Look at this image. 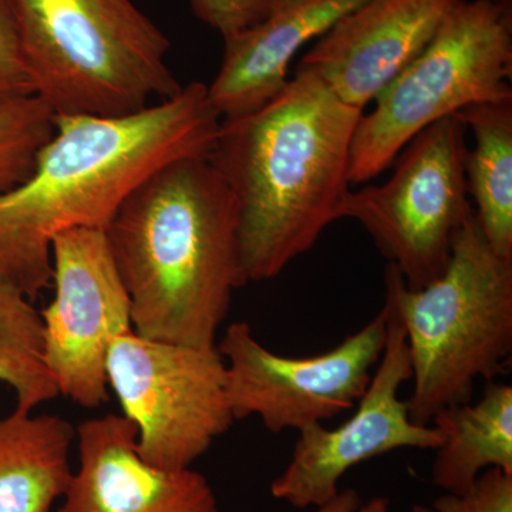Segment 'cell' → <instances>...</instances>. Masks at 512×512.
<instances>
[{
	"instance_id": "1",
	"label": "cell",
	"mask_w": 512,
	"mask_h": 512,
	"mask_svg": "<svg viewBox=\"0 0 512 512\" xmlns=\"http://www.w3.org/2000/svg\"><path fill=\"white\" fill-rule=\"evenodd\" d=\"M220 124L207 86L198 82L126 116H55L32 173L0 194V278L35 302L52 286L57 235L106 231L158 168L210 156Z\"/></svg>"
},
{
	"instance_id": "2",
	"label": "cell",
	"mask_w": 512,
	"mask_h": 512,
	"mask_svg": "<svg viewBox=\"0 0 512 512\" xmlns=\"http://www.w3.org/2000/svg\"><path fill=\"white\" fill-rule=\"evenodd\" d=\"M362 114L311 73L295 70L264 106L221 120L208 161L237 202L248 282L281 275L339 220Z\"/></svg>"
},
{
	"instance_id": "3",
	"label": "cell",
	"mask_w": 512,
	"mask_h": 512,
	"mask_svg": "<svg viewBox=\"0 0 512 512\" xmlns=\"http://www.w3.org/2000/svg\"><path fill=\"white\" fill-rule=\"evenodd\" d=\"M137 335L214 348L232 296L248 284L234 195L208 157L158 168L106 228Z\"/></svg>"
},
{
	"instance_id": "4",
	"label": "cell",
	"mask_w": 512,
	"mask_h": 512,
	"mask_svg": "<svg viewBox=\"0 0 512 512\" xmlns=\"http://www.w3.org/2000/svg\"><path fill=\"white\" fill-rule=\"evenodd\" d=\"M386 299L399 315L410 360L414 423L473 400L478 380L507 373L512 356V259L491 247L476 214L461 229L446 271L412 291L396 265L384 272Z\"/></svg>"
},
{
	"instance_id": "5",
	"label": "cell",
	"mask_w": 512,
	"mask_h": 512,
	"mask_svg": "<svg viewBox=\"0 0 512 512\" xmlns=\"http://www.w3.org/2000/svg\"><path fill=\"white\" fill-rule=\"evenodd\" d=\"M36 96L55 116H126L183 89L133 0H15ZM154 104V103H153Z\"/></svg>"
},
{
	"instance_id": "6",
	"label": "cell",
	"mask_w": 512,
	"mask_h": 512,
	"mask_svg": "<svg viewBox=\"0 0 512 512\" xmlns=\"http://www.w3.org/2000/svg\"><path fill=\"white\" fill-rule=\"evenodd\" d=\"M511 77L512 0H453L426 49L360 117L350 185L379 177L430 124L512 99Z\"/></svg>"
},
{
	"instance_id": "7",
	"label": "cell",
	"mask_w": 512,
	"mask_h": 512,
	"mask_svg": "<svg viewBox=\"0 0 512 512\" xmlns=\"http://www.w3.org/2000/svg\"><path fill=\"white\" fill-rule=\"evenodd\" d=\"M467 131L456 114L430 124L397 156L389 181L348 191L340 202L339 220L359 222L412 291L443 275L457 235L476 214Z\"/></svg>"
},
{
	"instance_id": "8",
	"label": "cell",
	"mask_w": 512,
	"mask_h": 512,
	"mask_svg": "<svg viewBox=\"0 0 512 512\" xmlns=\"http://www.w3.org/2000/svg\"><path fill=\"white\" fill-rule=\"evenodd\" d=\"M107 377L136 426L138 453L153 466L191 468L235 423L217 346L158 342L131 330L111 343Z\"/></svg>"
},
{
	"instance_id": "9",
	"label": "cell",
	"mask_w": 512,
	"mask_h": 512,
	"mask_svg": "<svg viewBox=\"0 0 512 512\" xmlns=\"http://www.w3.org/2000/svg\"><path fill=\"white\" fill-rule=\"evenodd\" d=\"M387 338L383 305L366 326L328 352L288 357L266 349L247 322L228 326L217 349L227 369L235 421L256 416L271 433L301 431L349 412L365 394Z\"/></svg>"
},
{
	"instance_id": "10",
	"label": "cell",
	"mask_w": 512,
	"mask_h": 512,
	"mask_svg": "<svg viewBox=\"0 0 512 512\" xmlns=\"http://www.w3.org/2000/svg\"><path fill=\"white\" fill-rule=\"evenodd\" d=\"M52 265L55 295L40 311L43 360L59 396L96 409L110 399L111 343L133 330L130 299L103 229L57 235Z\"/></svg>"
},
{
	"instance_id": "11",
	"label": "cell",
	"mask_w": 512,
	"mask_h": 512,
	"mask_svg": "<svg viewBox=\"0 0 512 512\" xmlns=\"http://www.w3.org/2000/svg\"><path fill=\"white\" fill-rule=\"evenodd\" d=\"M384 306L386 345L355 412L336 429L312 424L299 431L288 466L272 481L276 500L299 510L319 507L339 493L340 480L359 464L402 448L436 450L443 441L431 424L414 423L400 399L403 384L412 380V360L396 309L389 299Z\"/></svg>"
},
{
	"instance_id": "12",
	"label": "cell",
	"mask_w": 512,
	"mask_h": 512,
	"mask_svg": "<svg viewBox=\"0 0 512 512\" xmlns=\"http://www.w3.org/2000/svg\"><path fill=\"white\" fill-rule=\"evenodd\" d=\"M451 2L367 0L320 36L296 70L365 111L426 49Z\"/></svg>"
},
{
	"instance_id": "13",
	"label": "cell",
	"mask_w": 512,
	"mask_h": 512,
	"mask_svg": "<svg viewBox=\"0 0 512 512\" xmlns=\"http://www.w3.org/2000/svg\"><path fill=\"white\" fill-rule=\"evenodd\" d=\"M76 439L79 461L57 512H220L201 473L140 456L136 426L123 414L83 421Z\"/></svg>"
},
{
	"instance_id": "14",
	"label": "cell",
	"mask_w": 512,
	"mask_h": 512,
	"mask_svg": "<svg viewBox=\"0 0 512 512\" xmlns=\"http://www.w3.org/2000/svg\"><path fill=\"white\" fill-rule=\"evenodd\" d=\"M367 0H271L261 22L224 39L220 70L207 86L221 120L245 116L268 103L289 80L303 46Z\"/></svg>"
},
{
	"instance_id": "15",
	"label": "cell",
	"mask_w": 512,
	"mask_h": 512,
	"mask_svg": "<svg viewBox=\"0 0 512 512\" xmlns=\"http://www.w3.org/2000/svg\"><path fill=\"white\" fill-rule=\"evenodd\" d=\"M76 429L55 414L0 417V512H52L73 468Z\"/></svg>"
},
{
	"instance_id": "16",
	"label": "cell",
	"mask_w": 512,
	"mask_h": 512,
	"mask_svg": "<svg viewBox=\"0 0 512 512\" xmlns=\"http://www.w3.org/2000/svg\"><path fill=\"white\" fill-rule=\"evenodd\" d=\"M430 424L443 437L431 478L444 493H466L488 468L512 474L511 384L487 382L477 402L446 407Z\"/></svg>"
},
{
	"instance_id": "17",
	"label": "cell",
	"mask_w": 512,
	"mask_h": 512,
	"mask_svg": "<svg viewBox=\"0 0 512 512\" xmlns=\"http://www.w3.org/2000/svg\"><path fill=\"white\" fill-rule=\"evenodd\" d=\"M456 116L474 134L466 175L477 220L494 251L512 259V99L474 104Z\"/></svg>"
},
{
	"instance_id": "18",
	"label": "cell",
	"mask_w": 512,
	"mask_h": 512,
	"mask_svg": "<svg viewBox=\"0 0 512 512\" xmlns=\"http://www.w3.org/2000/svg\"><path fill=\"white\" fill-rule=\"evenodd\" d=\"M0 383L15 394L18 412L32 413L59 397L43 360V322L33 302L0 278Z\"/></svg>"
},
{
	"instance_id": "19",
	"label": "cell",
	"mask_w": 512,
	"mask_h": 512,
	"mask_svg": "<svg viewBox=\"0 0 512 512\" xmlns=\"http://www.w3.org/2000/svg\"><path fill=\"white\" fill-rule=\"evenodd\" d=\"M53 131L55 114L39 97L0 104V194L29 177Z\"/></svg>"
},
{
	"instance_id": "20",
	"label": "cell",
	"mask_w": 512,
	"mask_h": 512,
	"mask_svg": "<svg viewBox=\"0 0 512 512\" xmlns=\"http://www.w3.org/2000/svg\"><path fill=\"white\" fill-rule=\"evenodd\" d=\"M36 96L15 0H0V104Z\"/></svg>"
},
{
	"instance_id": "21",
	"label": "cell",
	"mask_w": 512,
	"mask_h": 512,
	"mask_svg": "<svg viewBox=\"0 0 512 512\" xmlns=\"http://www.w3.org/2000/svg\"><path fill=\"white\" fill-rule=\"evenodd\" d=\"M431 508L434 512H512V474L488 468L466 493H444Z\"/></svg>"
},
{
	"instance_id": "22",
	"label": "cell",
	"mask_w": 512,
	"mask_h": 512,
	"mask_svg": "<svg viewBox=\"0 0 512 512\" xmlns=\"http://www.w3.org/2000/svg\"><path fill=\"white\" fill-rule=\"evenodd\" d=\"M201 22L227 39L265 18L271 0H190Z\"/></svg>"
},
{
	"instance_id": "23",
	"label": "cell",
	"mask_w": 512,
	"mask_h": 512,
	"mask_svg": "<svg viewBox=\"0 0 512 512\" xmlns=\"http://www.w3.org/2000/svg\"><path fill=\"white\" fill-rule=\"evenodd\" d=\"M315 512H393L389 498L375 497L363 503L362 497L353 488L339 490L335 497L315 507Z\"/></svg>"
},
{
	"instance_id": "24",
	"label": "cell",
	"mask_w": 512,
	"mask_h": 512,
	"mask_svg": "<svg viewBox=\"0 0 512 512\" xmlns=\"http://www.w3.org/2000/svg\"><path fill=\"white\" fill-rule=\"evenodd\" d=\"M412 512H434L433 508L426 505H414Z\"/></svg>"
}]
</instances>
